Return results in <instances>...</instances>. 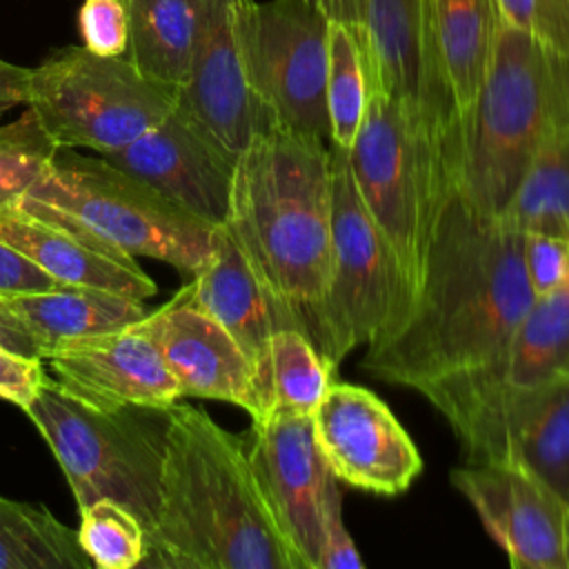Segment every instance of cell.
I'll list each match as a JSON object with an SVG mask.
<instances>
[{"mask_svg":"<svg viewBox=\"0 0 569 569\" xmlns=\"http://www.w3.org/2000/svg\"><path fill=\"white\" fill-rule=\"evenodd\" d=\"M500 24L498 0H422L427 51L458 116L478 96Z\"/></svg>","mask_w":569,"mask_h":569,"instance_id":"22","label":"cell"},{"mask_svg":"<svg viewBox=\"0 0 569 569\" xmlns=\"http://www.w3.org/2000/svg\"><path fill=\"white\" fill-rule=\"evenodd\" d=\"M127 58L151 80L180 89L187 80L200 0H124Z\"/></svg>","mask_w":569,"mask_h":569,"instance_id":"24","label":"cell"},{"mask_svg":"<svg viewBox=\"0 0 569 569\" xmlns=\"http://www.w3.org/2000/svg\"><path fill=\"white\" fill-rule=\"evenodd\" d=\"M42 358H29L0 345V398L27 411L44 382Z\"/></svg>","mask_w":569,"mask_h":569,"instance_id":"36","label":"cell"},{"mask_svg":"<svg viewBox=\"0 0 569 569\" xmlns=\"http://www.w3.org/2000/svg\"><path fill=\"white\" fill-rule=\"evenodd\" d=\"M138 327L158 345L182 396L231 402L251 418L267 411L249 358L231 333L193 302L187 284Z\"/></svg>","mask_w":569,"mask_h":569,"instance_id":"18","label":"cell"},{"mask_svg":"<svg viewBox=\"0 0 569 569\" xmlns=\"http://www.w3.org/2000/svg\"><path fill=\"white\" fill-rule=\"evenodd\" d=\"M80 36L89 51L124 56L129 47V16L124 0H84L78 16Z\"/></svg>","mask_w":569,"mask_h":569,"instance_id":"34","label":"cell"},{"mask_svg":"<svg viewBox=\"0 0 569 569\" xmlns=\"http://www.w3.org/2000/svg\"><path fill=\"white\" fill-rule=\"evenodd\" d=\"M569 378V282L533 296L520 320L507 362V382L533 387Z\"/></svg>","mask_w":569,"mask_h":569,"instance_id":"27","label":"cell"},{"mask_svg":"<svg viewBox=\"0 0 569 569\" xmlns=\"http://www.w3.org/2000/svg\"><path fill=\"white\" fill-rule=\"evenodd\" d=\"M451 485L513 569H567L569 505L542 480L511 465L467 462L451 471Z\"/></svg>","mask_w":569,"mask_h":569,"instance_id":"15","label":"cell"},{"mask_svg":"<svg viewBox=\"0 0 569 569\" xmlns=\"http://www.w3.org/2000/svg\"><path fill=\"white\" fill-rule=\"evenodd\" d=\"M178 89L147 78L127 56L64 47L31 69L29 102L58 147L111 153L158 124Z\"/></svg>","mask_w":569,"mask_h":569,"instance_id":"8","label":"cell"},{"mask_svg":"<svg viewBox=\"0 0 569 569\" xmlns=\"http://www.w3.org/2000/svg\"><path fill=\"white\" fill-rule=\"evenodd\" d=\"M498 218L518 233L549 231L569 240V98Z\"/></svg>","mask_w":569,"mask_h":569,"instance_id":"25","label":"cell"},{"mask_svg":"<svg viewBox=\"0 0 569 569\" xmlns=\"http://www.w3.org/2000/svg\"><path fill=\"white\" fill-rule=\"evenodd\" d=\"M0 240L36 262L58 284L98 287L142 302L158 293L153 278L136 258L20 198L0 207Z\"/></svg>","mask_w":569,"mask_h":569,"instance_id":"20","label":"cell"},{"mask_svg":"<svg viewBox=\"0 0 569 569\" xmlns=\"http://www.w3.org/2000/svg\"><path fill=\"white\" fill-rule=\"evenodd\" d=\"M9 305L31 331L42 360L60 347L127 329L149 313L142 300L82 284L13 296Z\"/></svg>","mask_w":569,"mask_h":569,"instance_id":"23","label":"cell"},{"mask_svg":"<svg viewBox=\"0 0 569 569\" xmlns=\"http://www.w3.org/2000/svg\"><path fill=\"white\" fill-rule=\"evenodd\" d=\"M71 527L44 505L0 496V569H87Z\"/></svg>","mask_w":569,"mask_h":569,"instance_id":"26","label":"cell"},{"mask_svg":"<svg viewBox=\"0 0 569 569\" xmlns=\"http://www.w3.org/2000/svg\"><path fill=\"white\" fill-rule=\"evenodd\" d=\"M369 78L362 49L345 22H329L325 104L329 118V142L349 149L365 116Z\"/></svg>","mask_w":569,"mask_h":569,"instance_id":"28","label":"cell"},{"mask_svg":"<svg viewBox=\"0 0 569 569\" xmlns=\"http://www.w3.org/2000/svg\"><path fill=\"white\" fill-rule=\"evenodd\" d=\"M531 300L522 233L453 187L433 220L411 305L367 345L360 367L413 389L451 420L507 380L509 349Z\"/></svg>","mask_w":569,"mask_h":569,"instance_id":"1","label":"cell"},{"mask_svg":"<svg viewBox=\"0 0 569 569\" xmlns=\"http://www.w3.org/2000/svg\"><path fill=\"white\" fill-rule=\"evenodd\" d=\"M0 345L13 349L16 353L40 358V349L27 329V325L20 320V316L11 309L9 298L0 296Z\"/></svg>","mask_w":569,"mask_h":569,"instance_id":"38","label":"cell"},{"mask_svg":"<svg viewBox=\"0 0 569 569\" xmlns=\"http://www.w3.org/2000/svg\"><path fill=\"white\" fill-rule=\"evenodd\" d=\"M47 360L64 389L102 409H167L182 398L158 345L138 322L60 347Z\"/></svg>","mask_w":569,"mask_h":569,"instance_id":"19","label":"cell"},{"mask_svg":"<svg viewBox=\"0 0 569 569\" xmlns=\"http://www.w3.org/2000/svg\"><path fill=\"white\" fill-rule=\"evenodd\" d=\"M345 153L353 184L391 249L405 313L420 284L433 220L453 189V167L411 113L371 82L360 129Z\"/></svg>","mask_w":569,"mask_h":569,"instance_id":"6","label":"cell"},{"mask_svg":"<svg viewBox=\"0 0 569 569\" xmlns=\"http://www.w3.org/2000/svg\"><path fill=\"white\" fill-rule=\"evenodd\" d=\"M269 409L311 416L333 382L336 371L327 365L322 353L300 329L278 327L269 349Z\"/></svg>","mask_w":569,"mask_h":569,"instance_id":"29","label":"cell"},{"mask_svg":"<svg viewBox=\"0 0 569 569\" xmlns=\"http://www.w3.org/2000/svg\"><path fill=\"white\" fill-rule=\"evenodd\" d=\"M80 511L76 529L78 545L98 569H133L142 567L147 558V529L116 500L100 498Z\"/></svg>","mask_w":569,"mask_h":569,"instance_id":"30","label":"cell"},{"mask_svg":"<svg viewBox=\"0 0 569 569\" xmlns=\"http://www.w3.org/2000/svg\"><path fill=\"white\" fill-rule=\"evenodd\" d=\"M565 551H567V569H569V511H567V545H565Z\"/></svg>","mask_w":569,"mask_h":569,"instance_id":"41","label":"cell"},{"mask_svg":"<svg viewBox=\"0 0 569 569\" xmlns=\"http://www.w3.org/2000/svg\"><path fill=\"white\" fill-rule=\"evenodd\" d=\"M353 11L369 82L411 113L456 173L460 116L427 51L422 0H353Z\"/></svg>","mask_w":569,"mask_h":569,"instance_id":"12","label":"cell"},{"mask_svg":"<svg viewBox=\"0 0 569 569\" xmlns=\"http://www.w3.org/2000/svg\"><path fill=\"white\" fill-rule=\"evenodd\" d=\"M247 2L200 0L191 64L176 98V107L233 158L267 129L247 71Z\"/></svg>","mask_w":569,"mask_h":569,"instance_id":"14","label":"cell"},{"mask_svg":"<svg viewBox=\"0 0 569 569\" xmlns=\"http://www.w3.org/2000/svg\"><path fill=\"white\" fill-rule=\"evenodd\" d=\"M316 2L329 20L345 22L351 31L356 29V11H353V0H311Z\"/></svg>","mask_w":569,"mask_h":569,"instance_id":"40","label":"cell"},{"mask_svg":"<svg viewBox=\"0 0 569 569\" xmlns=\"http://www.w3.org/2000/svg\"><path fill=\"white\" fill-rule=\"evenodd\" d=\"M142 567L307 569L244 440L202 409L169 407L158 509Z\"/></svg>","mask_w":569,"mask_h":569,"instance_id":"3","label":"cell"},{"mask_svg":"<svg viewBox=\"0 0 569 569\" xmlns=\"http://www.w3.org/2000/svg\"><path fill=\"white\" fill-rule=\"evenodd\" d=\"M318 449L338 482L398 496L422 471V456L391 409L369 389L331 382L311 413Z\"/></svg>","mask_w":569,"mask_h":569,"instance_id":"13","label":"cell"},{"mask_svg":"<svg viewBox=\"0 0 569 569\" xmlns=\"http://www.w3.org/2000/svg\"><path fill=\"white\" fill-rule=\"evenodd\" d=\"M522 258L533 296L551 293L569 282V240L549 231L522 233Z\"/></svg>","mask_w":569,"mask_h":569,"instance_id":"33","label":"cell"},{"mask_svg":"<svg viewBox=\"0 0 569 569\" xmlns=\"http://www.w3.org/2000/svg\"><path fill=\"white\" fill-rule=\"evenodd\" d=\"M567 98L569 56L502 20L478 96L460 116L453 187L471 207L505 211Z\"/></svg>","mask_w":569,"mask_h":569,"instance_id":"4","label":"cell"},{"mask_svg":"<svg viewBox=\"0 0 569 569\" xmlns=\"http://www.w3.org/2000/svg\"><path fill=\"white\" fill-rule=\"evenodd\" d=\"M365 562L342 522V493L336 478L329 480L320 513L318 569H360Z\"/></svg>","mask_w":569,"mask_h":569,"instance_id":"35","label":"cell"},{"mask_svg":"<svg viewBox=\"0 0 569 569\" xmlns=\"http://www.w3.org/2000/svg\"><path fill=\"white\" fill-rule=\"evenodd\" d=\"M56 149L31 107L0 124V207L16 202L33 187Z\"/></svg>","mask_w":569,"mask_h":569,"instance_id":"31","label":"cell"},{"mask_svg":"<svg viewBox=\"0 0 569 569\" xmlns=\"http://www.w3.org/2000/svg\"><path fill=\"white\" fill-rule=\"evenodd\" d=\"M331 276L325 298V360L336 371L360 345L373 342L402 313L400 276L387 240L369 216L347 162L333 147Z\"/></svg>","mask_w":569,"mask_h":569,"instance_id":"9","label":"cell"},{"mask_svg":"<svg viewBox=\"0 0 569 569\" xmlns=\"http://www.w3.org/2000/svg\"><path fill=\"white\" fill-rule=\"evenodd\" d=\"M53 287H58V282L49 273H44L18 249L0 240V296L13 298L22 293L49 291Z\"/></svg>","mask_w":569,"mask_h":569,"instance_id":"37","label":"cell"},{"mask_svg":"<svg viewBox=\"0 0 569 569\" xmlns=\"http://www.w3.org/2000/svg\"><path fill=\"white\" fill-rule=\"evenodd\" d=\"M187 289L193 302L218 320L240 345L256 371L264 409H269V349L273 331L280 325L267 293L224 222L216 227L211 256L202 269L193 273Z\"/></svg>","mask_w":569,"mask_h":569,"instance_id":"21","label":"cell"},{"mask_svg":"<svg viewBox=\"0 0 569 569\" xmlns=\"http://www.w3.org/2000/svg\"><path fill=\"white\" fill-rule=\"evenodd\" d=\"M498 9L507 24L569 56V0H498Z\"/></svg>","mask_w":569,"mask_h":569,"instance_id":"32","label":"cell"},{"mask_svg":"<svg viewBox=\"0 0 569 569\" xmlns=\"http://www.w3.org/2000/svg\"><path fill=\"white\" fill-rule=\"evenodd\" d=\"M20 200L131 258H153L191 276L209 260L218 227L102 156L64 147Z\"/></svg>","mask_w":569,"mask_h":569,"instance_id":"5","label":"cell"},{"mask_svg":"<svg viewBox=\"0 0 569 569\" xmlns=\"http://www.w3.org/2000/svg\"><path fill=\"white\" fill-rule=\"evenodd\" d=\"M329 18L311 0H249L242 16L244 56L267 129L329 140L325 104Z\"/></svg>","mask_w":569,"mask_h":569,"instance_id":"10","label":"cell"},{"mask_svg":"<svg viewBox=\"0 0 569 569\" xmlns=\"http://www.w3.org/2000/svg\"><path fill=\"white\" fill-rule=\"evenodd\" d=\"M331 189L329 140L264 129L236 158L224 220L278 325L300 329L322 358L331 276Z\"/></svg>","mask_w":569,"mask_h":569,"instance_id":"2","label":"cell"},{"mask_svg":"<svg viewBox=\"0 0 569 569\" xmlns=\"http://www.w3.org/2000/svg\"><path fill=\"white\" fill-rule=\"evenodd\" d=\"M102 158L189 213L211 224L227 220L236 158L178 107L142 136Z\"/></svg>","mask_w":569,"mask_h":569,"instance_id":"17","label":"cell"},{"mask_svg":"<svg viewBox=\"0 0 569 569\" xmlns=\"http://www.w3.org/2000/svg\"><path fill=\"white\" fill-rule=\"evenodd\" d=\"M60 465L78 509L109 498L153 527L164 456L167 409H102L44 378L24 411Z\"/></svg>","mask_w":569,"mask_h":569,"instance_id":"7","label":"cell"},{"mask_svg":"<svg viewBox=\"0 0 569 569\" xmlns=\"http://www.w3.org/2000/svg\"><path fill=\"white\" fill-rule=\"evenodd\" d=\"M31 69L11 64L0 58V116L29 102Z\"/></svg>","mask_w":569,"mask_h":569,"instance_id":"39","label":"cell"},{"mask_svg":"<svg viewBox=\"0 0 569 569\" xmlns=\"http://www.w3.org/2000/svg\"><path fill=\"white\" fill-rule=\"evenodd\" d=\"M256 476L307 569H318L320 513L333 478L313 436L311 416L269 409L251 418L244 440Z\"/></svg>","mask_w":569,"mask_h":569,"instance_id":"16","label":"cell"},{"mask_svg":"<svg viewBox=\"0 0 569 569\" xmlns=\"http://www.w3.org/2000/svg\"><path fill=\"white\" fill-rule=\"evenodd\" d=\"M467 462L529 471L569 505V378L502 382L449 420Z\"/></svg>","mask_w":569,"mask_h":569,"instance_id":"11","label":"cell"}]
</instances>
